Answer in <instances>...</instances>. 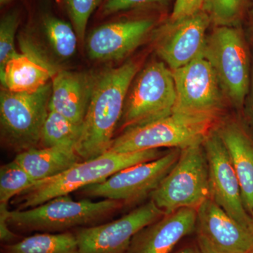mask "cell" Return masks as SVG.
Returning <instances> with one entry per match:
<instances>
[{
	"instance_id": "32",
	"label": "cell",
	"mask_w": 253,
	"mask_h": 253,
	"mask_svg": "<svg viewBox=\"0 0 253 253\" xmlns=\"http://www.w3.org/2000/svg\"><path fill=\"white\" fill-rule=\"evenodd\" d=\"M176 253H202L197 246H188L179 250Z\"/></svg>"
},
{
	"instance_id": "8",
	"label": "cell",
	"mask_w": 253,
	"mask_h": 253,
	"mask_svg": "<svg viewBox=\"0 0 253 253\" xmlns=\"http://www.w3.org/2000/svg\"><path fill=\"white\" fill-rule=\"evenodd\" d=\"M51 84L33 92H0L1 139L18 153L37 147L49 113Z\"/></svg>"
},
{
	"instance_id": "7",
	"label": "cell",
	"mask_w": 253,
	"mask_h": 253,
	"mask_svg": "<svg viewBox=\"0 0 253 253\" xmlns=\"http://www.w3.org/2000/svg\"><path fill=\"white\" fill-rule=\"evenodd\" d=\"M175 102L172 71L163 61L149 63L131 83L119 128L123 131L166 117Z\"/></svg>"
},
{
	"instance_id": "20",
	"label": "cell",
	"mask_w": 253,
	"mask_h": 253,
	"mask_svg": "<svg viewBox=\"0 0 253 253\" xmlns=\"http://www.w3.org/2000/svg\"><path fill=\"white\" fill-rule=\"evenodd\" d=\"M14 161L36 182L58 175L83 161L75 149L46 146L18 153Z\"/></svg>"
},
{
	"instance_id": "35",
	"label": "cell",
	"mask_w": 253,
	"mask_h": 253,
	"mask_svg": "<svg viewBox=\"0 0 253 253\" xmlns=\"http://www.w3.org/2000/svg\"><path fill=\"white\" fill-rule=\"evenodd\" d=\"M11 1H13V0H0V4H1V6H4L8 3L11 2Z\"/></svg>"
},
{
	"instance_id": "29",
	"label": "cell",
	"mask_w": 253,
	"mask_h": 253,
	"mask_svg": "<svg viewBox=\"0 0 253 253\" xmlns=\"http://www.w3.org/2000/svg\"><path fill=\"white\" fill-rule=\"evenodd\" d=\"M205 0H175L171 20L187 17L203 10Z\"/></svg>"
},
{
	"instance_id": "27",
	"label": "cell",
	"mask_w": 253,
	"mask_h": 253,
	"mask_svg": "<svg viewBox=\"0 0 253 253\" xmlns=\"http://www.w3.org/2000/svg\"><path fill=\"white\" fill-rule=\"evenodd\" d=\"M20 23L17 11H9L5 14L0 23V73L4 71L5 66L14 55L15 36Z\"/></svg>"
},
{
	"instance_id": "16",
	"label": "cell",
	"mask_w": 253,
	"mask_h": 253,
	"mask_svg": "<svg viewBox=\"0 0 253 253\" xmlns=\"http://www.w3.org/2000/svg\"><path fill=\"white\" fill-rule=\"evenodd\" d=\"M197 210L183 208L165 214L131 239L126 253H170L181 239L195 231Z\"/></svg>"
},
{
	"instance_id": "14",
	"label": "cell",
	"mask_w": 253,
	"mask_h": 253,
	"mask_svg": "<svg viewBox=\"0 0 253 253\" xmlns=\"http://www.w3.org/2000/svg\"><path fill=\"white\" fill-rule=\"evenodd\" d=\"M203 146L209 168L211 199L249 229L251 217L244 206L239 178L214 127L204 138Z\"/></svg>"
},
{
	"instance_id": "30",
	"label": "cell",
	"mask_w": 253,
	"mask_h": 253,
	"mask_svg": "<svg viewBox=\"0 0 253 253\" xmlns=\"http://www.w3.org/2000/svg\"><path fill=\"white\" fill-rule=\"evenodd\" d=\"M9 211L8 204H0V238L4 242L11 241L15 238V234L10 230L8 221Z\"/></svg>"
},
{
	"instance_id": "10",
	"label": "cell",
	"mask_w": 253,
	"mask_h": 253,
	"mask_svg": "<svg viewBox=\"0 0 253 253\" xmlns=\"http://www.w3.org/2000/svg\"><path fill=\"white\" fill-rule=\"evenodd\" d=\"M172 71L176 89L173 112L221 118L227 101L204 55Z\"/></svg>"
},
{
	"instance_id": "5",
	"label": "cell",
	"mask_w": 253,
	"mask_h": 253,
	"mask_svg": "<svg viewBox=\"0 0 253 253\" xmlns=\"http://www.w3.org/2000/svg\"><path fill=\"white\" fill-rule=\"evenodd\" d=\"M126 206L121 201L103 199L74 201L69 196H59L34 208L10 211V226L24 231L52 233L76 226L91 225L110 217Z\"/></svg>"
},
{
	"instance_id": "33",
	"label": "cell",
	"mask_w": 253,
	"mask_h": 253,
	"mask_svg": "<svg viewBox=\"0 0 253 253\" xmlns=\"http://www.w3.org/2000/svg\"><path fill=\"white\" fill-rule=\"evenodd\" d=\"M250 32H251V39L253 44V7L249 12Z\"/></svg>"
},
{
	"instance_id": "13",
	"label": "cell",
	"mask_w": 253,
	"mask_h": 253,
	"mask_svg": "<svg viewBox=\"0 0 253 253\" xmlns=\"http://www.w3.org/2000/svg\"><path fill=\"white\" fill-rule=\"evenodd\" d=\"M194 232L202 253H253V236L249 228L211 199L198 208Z\"/></svg>"
},
{
	"instance_id": "25",
	"label": "cell",
	"mask_w": 253,
	"mask_h": 253,
	"mask_svg": "<svg viewBox=\"0 0 253 253\" xmlns=\"http://www.w3.org/2000/svg\"><path fill=\"white\" fill-rule=\"evenodd\" d=\"M36 181L16 161L0 168V204H8L10 200L31 187Z\"/></svg>"
},
{
	"instance_id": "1",
	"label": "cell",
	"mask_w": 253,
	"mask_h": 253,
	"mask_svg": "<svg viewBox=\"0 0 253 253\" xmlns=\"http://www.w3.org/2000/svg\"><path fill=\"white\" fill-rule=\"evenodd\" d=\"M139 66L129 61L95 76L94 85L76 152L82 161L109 151L119 125L128 91Z\"/></svg>"
},
{
	"instance_id": "31",
	"label": "cell",
	"mask_w": 253,
	"mask_h": 253,
	"mask_svg": "<svg viewBox=\"0 0 253 253\" xmlns=\"http://www.w3.org/2000/svg\"><path fill=\"white\" fill-rule=\"evenodd\" d=\"M244 116L248 123L253 129V59L252 73H251V84L246 99L245 100L244 108Z\"/></svg>"
},
{
	"instance_id": "9",
	"label": "cell",
	"mask_w": 253,
	"mask_h": 253,
	"mask_svg": "<svg viewBox=\"0 0 253 253\" xmlns=\"http://www.w3.org/2000/svg\"><path fill=\"white\" fill-rule=\"evenodd\" d=\"M180 152V149H169L157 159L126 168L80 191L86 197L134 204L150 196L177 162Z\"/></svg>"
},
{
	"instance_id": "15",
	"label": "cell",
	"mask_w": 253,
	"mask_h": 253,
	"mask_svg": "<svg viewBox=\"0 0 253 253\" xmlns=\"http://www.w3.org/2000/svg\"><path fill=\"white\" fill-rule=\"evenodd\" d=\"M154 27L151 18L125 20L100 26L88 37V55L98 61L122 59L139 46Z\"/></svg>"
},
{
	"instance_id": "2",
	"label": "cell",
	"mask_w": 253,
	"mask_h": 253,
	"mask_svg": "<svg viewBox=\"0 0 253 253\" xmlns=\"http://www.w3.org/2000/svg\"><path fill=\"white\" fill-rule=\"evenodd\" d=\"M166 152L161 149L132 153L106 152L92 159L81 161L61 174L36 181L25 190L18 196L17 210L34 208L54 198L102 182L115 173L139 163L157 159Z\"/></svg>"
},
{
	"instance_id": "6",
	"label": "cell",
	"mask_w": 253,
	"mask_h": 253,
	"mask_svg": "<svg viewBox=\"0 0 253 253\" xmlns=\"http://www.w3.org/2000/svg\"><path fill=\"white\" fill-rule=\"evenodd\" d=\"M165 214L197 210L211 199L209 168L203 141L181 149L177 162L150 195Z\"/></svg>"
},
{
	"instance_id": "21",
	"label": "cell",
	"mask_w": 253,
	"mask_h": 253,
	"mask_svg": "<svg viewBox=\"0 0 253 253\" xmlns=\"http://www.w3.org/2000/svg\"><path fill=\"white\" fill-rule=\"evenodd\" d=\"M6 253H80V251L76 234L44 232L8 246Z\"/></svg>"
},
{
	"instance_id": "28",
	"label": "cell",
	"mask_w": 253,
	"mask_h": 253,
	"mask_svg": "<svg viewBox=\"0 0 253 253\" xmlns=\"http://www.w3.org/2000/svg\"><path fill=\"white\" fill-rule=\"evenodd\" d=\"M169 0H106L103 6V16L136 9V8L150 7V6H162L168 4Z\"/></svg>"
},
{
	"instance_id": "26",
	"label": "cell",
	"mask_w": 253,
	"mask_h": 253,
	"mask_svg": "<svg viewBox=\"0 0 253 253\" xmlns=\"http://www.w3.org/2000/svg\"><path fill=\"white\" fill-rule=\"evenodd\" d=\"M61 1L77 33L78 39L83 42L89 18L102 0H61Z\"/></svg>"
},
{
	"instance_id": "17",
	"label": "cell",
	"mask_w": 253,
	"mask_h": 253,
	"mask_svg": "<svg viewBox=\"0 0 253 253\" xmlns=\"http://www.w3.org/2000/svg\"><path fill=\"white\" fill-rule=\"evenodd\" d=\"M214 129L235 169L245 208L251 214L253 209V136L247 126L235 118H221Z\"/></svg>"
},
{
	"instance_id": "12",
	"label": "cell",
	"mask_w": 253,
	"mask_h": 253,
	"mask_svg": "<svg viewBox=\"0 0 253 253\" xmlns=\"http://www.w3.org/2000/svg\"><path fill=\"white\" fill-rule=\"evenodd\" d=\"M211 25L204 10L181 19L169 18L156 32V52L171 71L186 66L203 54Z\"/></svg>"
},
{
	"instance_id": "19",
	"label": "cell",
	"mask_w": 253,
	"mask_h": 253,
	"mask_svg": "<svg viewBox=\"0 0 253 253\" xmlns=\"http://www.w3.org/2000/svg\"><path fill=\"white\" fill-rule=\"evenodd\" d=\"M56 70L41 53L29 44L14 55L0 73L3 88L15 92H33L47 84Z\"/></svg>"
},
{
	"instance_id": "4",
	"label": "cell",
	"mask_w": 253,
	"mask_h": 253,
	"mask_svg": "<svg viewBox=\"0 0 253 253\" xmlns=\"http://www.w3.org/2000/svg\"><path fill=\"white\" fill-rule=\"evenodd\" d=\"M203 55L212 66L227 101L243 109L253 64L243 30L240 26L214 27L208 35Z\"/></svg>"
},
{
	"instance_id": "36",
	"label": "cell",
	"mask_w": 253,
	"mask_h": 253,
	"mask_svg": "<svg viewBox=\"0 0 253 253\" xmlns=\"http://www.w3.org/2000/svg\"><path fill=\"white\" fill-rule=\"evenodd\" d=\"M250 1H251L252 2H253V0H250Z\"/></svg>"
},
{
	"instance_id": "24",
	"label": "cell",
	"mask_w": 253,
	"mask_h": 253,
	"mask_svg": "<svg viewBox=\"0 0 253 253\" xmlns=\"http://www.w3.org/2000/svg\"><path fill=\"white\" fill-rule=\"evenodd\" d=\"M250 0H205L203 10L209 16L211 24L238 26L244 17Z\"/></svg>"
},
{
	"instance_id": "23",
	"label": "cell",
	"mask_w": 253,
	"mask_h": 253,
	"mask_svg": "<svg viewBox=\"0 0 253 253\" xmlns=\"http://www.w3.org/2000/svg\"><path fill=\"white\" fill-rule=\"evenodd\" d=\"M42 26L46 38L54 52L62 59H69L77 49L78 36L69 23L52 15L42 18Z\"/></svg>"
},
{
	"instance_id": "3",
	"label": "cell",
	"mask_w": 253,
	"mask_h": 253,
	"mask_svg": "<svg viewBox=\"0 0 253 253\" xmlns=\"http://www.w3.org/2000/svg\"><path fill=\"white\" fill-rule=\"evenodd\" d=\"M220 118L172 112L143 126L129 128L114 138L109 151L132 153L162 148L184 149L204 141Z\"/></svg>"
},
{
	"instance_id": "11",
	"label": "cell",
	"mask_w": 253,
	"mask_h": 253,
	"mask_svg": "<svg viewBox=\"0 0 253 253\" xmlns=\"http://www.w3.org/2000/svg\"><path fill=\"white\" fill-rule=\"evenodd\" d=\"M164 214L150 200L116 220L82 228L76 234L80 253H126L132 238Z\"/></svg>"
},
{
	"instance_id": "34",
	"label": "cell",
	"mask_w": 253,
	"mask_h": 253,
	"mask_svg": "<svg viewBox=\"0 0 253 253\" xmlns=\"http://www.w3.org/2000/svg\"><path fill=\"white\" fill-rule=\"evenodd\" d=\"M250 217H251V223H250L249 229L251 234H252L253 236V209L251 214H250Z\"/></svg>"
},
{
	"instance_id": "22",
	"label": "cell",
	"mask_w": 253,
	"mask_h": 253,
	"mask_svg": "<svg viewBox=\"0 0 253 253\" xmlns=\"http://www.w3.org/2000/svg\"><path fill=\"white\" fill-rule=\"evenodd\" d=\"M82 126L83 125L76 124L62 115L49 110L42 129L41 141L46 147L76 149L81 138Z\"/></svg>"
},
{
	"instance_id": "18",
	"label": "cell",
	"mask_w": 253,
	"mask_h": 253,
	"mask_svg": "<svg viewBox=\"0 0 253 253\" xmlns=\"http://www.w3.org/2000/svg\"><path fill=\"white\" fill-rule=\"evenodd\" d=\"M95 76L87 73L57 71L51 78L49 110L72 122L83 125L94 85Z\"/></svg>"
}]
</instances>
